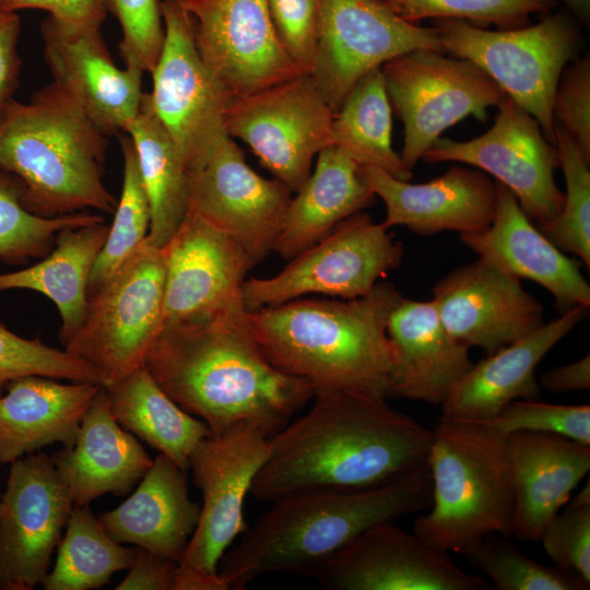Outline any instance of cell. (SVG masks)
<instances>
[{"instance_id":"obj_1","label":"cell","mask_w":590,"mask_h":590,"mask_svg":"<svg viewBox=\"0 0 590 590\" xmlns=\"http://www.w3.org/2000/svg\"><path fill=\"white\" fill-rule=\"evenodd\" d=\"M312 399L304 416L270 437V455L250 489L256 499L375 487L427 465L432 429L385 398L315 390Z\"/></svg>"},{"instance_id":"obj_2","label":"cell","mask_w":590,"mask_h":590,"mask_svg":"<svg viewBox=\"0 0 590 590\" xmlns=\"http://www.w3.org/2000/svg\"><path fill=\"white\" fill-rule=\"evenodd\" d=\"M144 367L211 435L248 424L271 437L314 397L309 381L267 358L243 302L208 320L164 326Z\"/></svg>"},{"instance_id":"obj_3","label":"cell","mask_w":590,"mask_h":590,"mask_svg":"<svg viewBox=\"0 0 590 590\" xmlns=\"http://www.w3.org/2000/svg\"><path fill=\"white\" fill-rule=\"evenodd\" d=\"M432 502L427 465L384 485L293 493L243 533L223 555L227 589L243 590L272 573L308 575L368 528L425 510Z\"/></svg>"},{"instance_id":"obj_4","label":"cell","mask_w":590,"mask_h":590,"mask_svg":"<svg viewBox=\"0 0 590 590\" xmlns=\"http://www.w3.org/2000/svg\"><path fill=\"white\" fill-rule=\"evenodd\" d=\"M402 294L378 282L366 296L293 299L248 310L251 331L270 363L315 390L388 398L387 320Z\"/></svg>"},{"instance_id":"obj_5","label":"cell","mask_w":590,"mask_h":590,"mask_svg":"<svg viewBox=\"0 0 590 590\" xmlns=\"http://www.w3.org/2000/svg\"><path fill=\"white\" fill-rule=\"evenodd\" d=\"M107 146V135L56 82L28 103L10 101L0 116V170L20 182L24 206L39 216L114 214L118 201L103 181Z\"/></svg>"},{"instance_id":"obj_6","label":"cell","mask_w":590,"mask_h":590,"mask_svg":"<svg viewBox=\"0 0 590 590\" xmlns=\"http://www.w3.org/2000/svg\"><path fill=\"white\" fill-rule=\"evenodd\" d=\"M432 502L414 532L467 555L489 534L512 536L515 489L507 436L484 423L441 417L427 453Z\"/></svg>"},{"instance_id":"obj_7","label":"cell","mask_w":590,"mask_h":590,"mask_svg":"<svg viewBox=\"0 0 590 590\" xmlns=\"http://www.w3.org/2000/svg\"><path fill=\"white\" fill-rule=\"evenodd\" d=\"M165 255L148 237L95 290L64 350L109 387L144 366L164 327Z\"/></svg>"},{"instance_id":"obj_8","label":"cell","mask_w":590,"mask_h":590,"mask_svg":"<svg viewBox=\"0 0 590 590\" xmlns=\"http://www.w3.org/2000/svg\"><path fill=\"white\" fill-rule=\"evenodd\" d=\"M579 22L568 11L547 13L534 25L489 31L461 20H437L444 52L467 59L532 115L554 144L553 97L576 55Z\"/></svg>"},{"instance_id":"obj_9","label":"cell","mask_w":590,"mask_h":590,"mask_svg":"<svg viewBox=\"0 0 590 590\" xmlns=\"http://www.w3.org/2000/svg\"><path fill=\"white\" fill-rule=\"evenodd\" d=\"M391 109L403 123L401 161L412 172L423 154L457 122L485 121L506 93L467 59L432 49L401 54L381 66Z\"/></svg>"},{"instance_id":"obj_10","label":"cell","mask_w":590,"mask_h":590,"mask_svg":"<svg viewBox=\"0 0 590 590\" xmlns=\"http://www.w3.org/2000/svg\"><path fill=\"white\" fill-rule=\"evenodd\" d=\"M402 257V243L369 214L358 212L291 259L276 275L245 280L241 299L248 310H255L308 294L364 297L401 264Z\"/></svg>"},{"instance_id":"obj_11","label":"cell","mask_w":590,"mask_h":590,"mask_svg":"<svg viewBox=\"0 0 590 590\" xmlns=\"http://www.w3.org/2000/svg\"><path fill=\"white\" fill-rule=\"evenodd\" d=\"M334 113L309 74L231 98L225 129L244 141L293 192L311 174L315 155L333 145Z\"/></svg>"},{"instance_id":"obj_12","label":"cell","mask_w":590,"mask_h":590,"mask_svg":"<svg viewBox=\"0 0 590 590\" xmlns=\"http://www.w3.org/2000/svg\"><path fill=\"white\" fill-rule=\"evenodd\" d=\"M161 13L165 35L149 97L189 173L227 135L232 97L201 59L191 19L178 0L161 1Z\"/></svg>"},{"instance_id":"obj_13","label":"cell","mask_w":590,"mask_h":590,"mask_svg":"<svg viewBox=\"0 0 590 590\" xmlns=\"http://www.w3.org/2000/svg\"><path fill=\"white\" fill-rule=\"evenodd\" d=\"M415 49L442 51L434 26L408 22L380 0H320L309 75L335 114L364 75Z\"/></svg>"},{"instance_id":"obj_14","label":"cell","mask_w":590,"mask_h":590,"mask_svg":"<svg viewBox=\"0 0 590 590\" xmlns=\"http://www.w3.org/2000/svg\"><path fill=\"white\" fill-rule=\"evenodd\" d=\"M493 126L468 141L438 138L423 154L424 162H459L491 174L518 199L541 229L560 212L564 192L555 182L558 153L536 119L510 97L497 106Z\"/></svg>"},{"instance_id":"obj_15","label":"cell","mask_w":590,"mask_h":590,"mask_svg":"<svg viewBox=\"0 0 590 590\" xmlns=\"http://www.w3.org/2000/svg\"><path fill=\"white\" fill-rule=\"evenodd\" d=\"M270 450V437L248 424L235 425L199 442L189 469L203 503L180 565L219 573L223 555L248 529L244 503Z\"/></svg>"},{"instance_id":"obj_16","label":"cell","mask_w":590,"mask_h":590,"mask_svg":"<svg viewBox=\"0 0 590 590\" xmlns=\"http://www.w3.org/2000/svg\"><path fill=\"white\" fill-rule=\"evenodd\" d=\"M330 590H492L449 552L394 521L373 526L309 574Z\"/></svg>"},{"instance_id":"obj_17","label":"cell","mask_w":590,"mask_h":590,"mask_svg":"<svg viewBox=\"0 0 590 590\" xmlns=\"http://www.w3.org/2000/svg\"><path fill=\"white\" fill-rule=\"evenodd\" d=\"M73 506L52 457L33 452L11 463L0 503L1 590L43 582Z\"/></svg>"},{"instance_id":"obj_18","label":"cell","mask_w":590,"mask_h":590,"mask_svg":"<svg viewBox=\"0 0 590 590\" xmlns=\"http://www.w3.org/2000/svg\"><path fill=\"white\" fill-rule=\"evenodd\" d=\"M201 59L229 96L302 74L274 28L267 0H178Z\"/></svg>"},{"instance_id":"obj_19","label":"cell","mask_w":590,"mask_h":590,"mask_svg":"<svg viewBox=\"0 0 590 590\" xmlns=\"http://www.w3.org/2000/svg\"><path fill=\"white\" fill-rule=\"evenodd\" d=\"M189 175V209L231 235L252 268L273 251L293 191L258 175L228 134Z\"/></svg>"},{"instance_id":"obj_20","label":"cell","mask_w":590,"mask_h":590,"mask_svg":"<svg viewBox=\"0 0 590 590\" xmlns=\"http://www.w3.org/2000/svg\"><path fill=\"white\" fill-rule=\"evenodd\" d=\"M163 249L164 326L208 320L243 302L252 268L245 250L193 210Z\"/></svg>"},{"instance_id":"obj_21","label":"cell","mask_w":590,"mask_h":590,"mask_svg":"<svg viewBox=\"0 0 590 590\" xmlns=\"http://www.w3.org/2000/svg\"><path fill=\"white\" fill-rule=\"evenodd\" d=\"M432 295L449 334L486 355L545 323L543 305L522 287L521 280L482 258L437 281Z\"/></svg>"},{"instance_id":"obj_22","label":"cell","mask_w":590,"mask_h":590,"mask_svg":"<svg viewBox=\"0 0 590 590\" xmlns=\"http://www.w3.org/2000/svg\"><path fill=\"white\" fill-rule=\"evenodd\" d=\"M44 58L62 86L106 135H119L137 116L143 97L138 68L119 69L101 26L49 15L40 25Z\"/></svg>"},{"instance_id":"obj_23","label":"cell","mask_w":590,"mask_h":590,"mask_svg":"<svg viewBox=\"0 0 590 590\" xmlns=\"http://www.w3.org/2000/svg\"><path fill=\"white\" fill-rule=\"evenodd\" d=\"M363 180L386 204L381 225L405 226L430 236L444 231L460 234L485 231L496 210V184L481 169L453 165L423 184L400 180L374 166H361Z\"/></svg>"},{"instance_id":"obj_24","label":"cell","mask_w":590,"mask_h":590,"mask_svg":"<svg viewBox=\"0 0 590 590\" xmlns=\"http://www.w3.org/2000/svg\"><path fill=\"white\" fill-rule=\"evenodd\" d=\"M496 184V210L483 232L460 234L463 245L519 280L535 282L554 297L564 314L576 306H590V286L581 263L552 243L521 209L516 196Z\"/></svg>"},{"instance_id":"obj_25","label":"cell","mask_w":590,"mask_h":590,"mask_svg":"<svg viewBox=\"0 0 590 590\" xmlns=\"http://www.w3.org/2000/svg\"><path fill=\"white\" fill-rule=\"evenodd\" d=\"M386 331L391 358L388 398L440 405L474 364L469 349L446 330L432 300L402 296Z\"/></svg>"},{"instance_id":"obj_26","label":"cell","mask_w":590,"mask_h":590,"mask_svg":"<svg viewBox=\"0 0 590 590\" xmlns=\"http://www.w3.org/2000/svg\"><path fill=\"white\" fill-rule=\"evenodd\" d=\"M588 309L576 306L473 364L440 404L441 417L485 423L514 400L536 399L541 391L535 376L539 363L586 318Z\"/></svg>"},{"instance_id":"obj_27","label":"cell","mask_w":590,"mask_h":590,"mask_svg":"<svg viewBox=\"0 0 590 590\" xmlns=\"http://www.w3.org/2000/svg\"><path fill=\"white\" fill-rule=\"evenodd\" d=\"M515 489L512 536L539 542L571 492L590 471V446L552 434L507 436Z\"/></svg>"},{"instance_id":"obj_28","label":"cell","mask_w":590,"mask_h":590,"mask_svg":"<svg viewBox=\"0 0 590 590\" xmlns=\"http://www.w3.org/2000/svg\"><path fill=\"white\" fill-rule=\"evenodd\" d=\"M186 470L160 453L135 491L98 519L119 543L179 564L198 526L201 506L188 494Z\"/></svg>"},{"instance_id":"obj_29","label":"cell","mask_w":590,"mask_h":590,"mask_svg":"<svg viewBox=\"0 0 590 590\" xmlns=\"http://www.w3.org/2000/svg\"><path fill=\"white\" fill-rule=\"evenodd\" d=\"M102 385L43 376L9 382L0 394V464L54 444L71 447Z\"/></svg>"},{"instance_id":"obj_30","label":"cell","mask_w":590,"mask_h":590,"mask_svg":"<svg viewBox=\"0 0 590 590\" xmlns=\"http://www.w3.org/2000/svg\"><path fill=\"white\" fill-rule=\"evenodd\" d=\"M52 459L79 506L106 493L127 494L153 463L139 439L114 417L104 387L84 414L74 444Z\"/></svg>"},{"instance_id":"obj_31","label":"cell","mask_w":590,"mask_h":590,"mask_svg":"<svg viewBox=\"0 0 590 590\" xmlns=\"http://www.w3.org/2000/svg\"><path fill=\"white\" fill-rule=\"evenodd\" d=\"M295 193L273 248L286 260L376 200L361 176L359 165L335 145L318 153L314 173Z\"/></svg>"},{"instance_id":"obj_32","label":"cell","mask_w":590,"mask_h":590,"mask_svg":"<svg viewBox=\"0 0 590 590\" xmlns=\"http://www.w3.org/2000/svg\"><path fill=\"white\" fill-rule=\"evenodd\" d=\"M108 229L105 222L64 228L40 261L22 270L0 273V292L31 290L55 304L61 318L59 339L63 346L83 321L91 272Z\"/></svg>"},{"instance_id":"obj_33","label":"cell","mask_w":590,"mask_h":590,"mask_svg":"<svg viewBox=\"0 0 590 590\" xmlns=\"http://www.w3.org/2000/svg\"><path fill=\"white\" fill-rule=\"evenodd\" d=\"M104 388L114 417L126 430L189 470L193 450L211 435L203 421L181 409L144 366Z\"/></svg>"},{"instance_id":"obj_34","label":"cell","mask_w":590,"mask_h":590,"mask_svg":"<svg viewBox=\"0 0 590 590\" xmlns=\"http://www.w3.org/2000/svg\"><path fill=\"white\" fill-rule=\"evenodd\" d=\"M123 133L133 141L148 194L151 224L148 240L163 248L189 210V175L172 138L143 93L137 116Z\"/></svg>"},{"instance_id":"obj_35","label":"cell","mask_w":590,"mask_h":590,"mask_svg":"<svg viewBox=\"0 0 590 590\" xmlns=\"http://www.w3.org/2000/svg\"><path fill=\"white\" fill-rule=\"evenodd\" d=\"M392 109L381 67L364 75L350 91L333 116V145L361 166L380 168L400 180L412 172L392 148Z\"/></svg>"},{"instance_id":"obj_36","label":"cell","mask_w":590,"mask_h":590,"mask_svg":"<svg viewBox=\"0 0 590 590\" xmlns=\"http://www.w3.org/2000/svg\"><path fill=\"white\" fill-rule=\"evenodd\" d=\"M135 548L114 540L88 505H74L57 559L42 585L46 590H91L107 585L111 576L129 569Z\"/></svg>"},{"instance_id":"obj_37","label":"cell","mask_w":590,"mask_h":590,"mask_svg":"<svg viewBox=\"0 0 590 590\" xmlns=\"http://www.w3.org/2000/svg\"><path fill=\"white\" fill-rule=\"evenodd\" d=\"M102 222L103 216L85 211L52 217L32 213L22 202L20 182L0 170V261L21 264L42 259L60 231Z\"/></svg>"},{"instance_id":"obj_38","label":"cell","mask_w":590,"mask_h":590,"mask_svg":"<svg viewBox=\"0 0 590 590\" xmlns=\"http://www.w3.org/2000/svg\"><path fill=\"white\" fill-rule=\"evenodd\" d=\"M123 181L107 239L93 266L88 293L104 282L149 235L151 210L132 139L120 137Z\"/></svg>"},{"instance_id":"obj_39","label":"cell","mask_w":590,"mask_h":590,"mask_svg":"<svg viewBox=\"0 0 590 590\" xmlns=\"http://www.w3.org/2000/svg\"><path fill=\"white\" fill-rule=\"evenodd\" d=\"M554 145L566 191L558 215L539 228L562 251L573 253L590 268V160L562 128L555 125Z\"/></svg>"},{"instance_id":"obj_40","label":"cell","mask_w":590,"mask_h":590,"mask_svg":"<svg viewBox=\"0 0 590 590\" xmlns=\"http://www.w3.org/2000/svg\"><path fill=\"white\" fill-rule=\"evenodd\" d=\"M509 538L489 534L465 556L498 590H588L590 583L571 570L536 562Z\"/></svg>"},{"instance_id":"obj_41","label":"cell","mask_w":590,"mask_h":590,"mask_svg":"<svg viewBox=\"0 0 590 590\" xmlns=\"http://www.w3.org/2000/svg\"><path fill=\"white\" fill-rule=\"evenodd\" d=\"M403 20H461L472 24H494L518 28L529 24L531 14L551 13L555 0H380Z\"/></svg>"},{"instance_id":"obj_42","label":"cell","mask_w":590,"mask_h":590,"mask_svg":"<svg viewBox=\"0 0 590 590\" xmlns=\"http://www.w3.org/2000/svg\"><path fill=\"white\" fill-rule=\"evenodd\" d=\"M25 376L101 384L90 365L64 349L20 337L0 322V394L9 382Z\"/></svg>"},{"instance_id":"obj_43","label":"cell","mask_w":590,"mask_h":590,"mask_svg":"<svg viewBox=\"0 0 590 590\" xmlns=\"http://www.w3.org/2000/svg\"><path fill=\"white\" fill-rule=\"evenodd\" d=\"M484 424L505 436L516 432L552 434L590 446L588 404H553L519 399L509 402Z\"/></svg>"},{"instance_id":"obj_44","label":"cell","mask_w":590,"mask_h":590,"mask_svg":"<svg viewBox=\"0 0 590 590\" xmlns=\"http://www.w3.org/2000/svg\"><path fill=\"white\" fill-rule=\"evenodd\" d=\"M543 548L554 565L590 583V482L545 527Z\"/></svg>"},{"instance_id":"obj_45","label":"cell","mask_w":590,"mask_h":590,"mask_svg":"<svg viewBox=\"0 0 590 590\" xmlns=\"http://www.w3.org/2000/svg\"><path fill=\"white\" fill-rule=\"evenodd\" d=\"M120 23L122 38L118 44L126 67L151 73L164 43V24L160 0H101Z\"/></svg>"},{"instance_id":"obj_46","label":"cell","mask_w":590,"mask_h":590,"mask_svg":"<svg viewBox=\"0 0 590 590\" xmlns=\"http://www.w3.org/2000/svg\"><path fill=\"white\" fill-rule=\"evenodd\" d=\"M553 120L590 160V57H576L562 72L552 104Z\"/></svg>"},{"instance_id":"obj_47","label":"cell","mask_w":590,"mask_h":590,"mask_svg":"<svg viewBox=\"0 0 590 590\" xmlns=\"http://www.w3.org/2000/svg\"><path fill=\"white\" fill-rule=\"evenodd\" d=\"M281 44L302 73L310 74L318 36L320 0H267Z\"/></svg>"},{"instance_id":"obj_48","label":"cell","mask_w":590,"mask_h":590,"mask_svg":"<svg viewBox=\"0 0 590 590\" xmlns=\"http://www.w3.org/2000/svg\"><path fill=\"white\" fill-rule=\"evenodd\" d=\"M21 20L16 12L0 8V116L12 101L21 69L17 42Z\"/></svg>"},{"instance_id":"obj_49","label":"cell","mask_w":590,"mask_h":590,"mask_svg":"<svg viewBox=\"0 0 590 590\" xmlns=\"http://www.w3.org/2000/svg\"><path fill=\"white\" fill-rule=\"evenodd\" d=\"M178 563L135 547V556L127 576L116 590H172Z\"/></svg>"},{"instance_id":"obj_50","label":"cell","mask_w":590,"mask_h":590,"mask_svg":"<svg viewBox=\"0 0 590 590\" xmlns=\"http://www.w3.org/2000/svg\"><path fill=\"white\" fill-rule=\"evenodd\" d=\"M0 8L12 12L40 9L64 21L98 26L107 13L101 0H0Z\"/></svg>"},{"instance_id":"obj_51","label":"cell","mask_w":590,"mask_h":590,"mask_svg":"<svg viewBox=\"0 0 590 590\" xmlns=\"http://www.w3.org/2000/svg\"><path fill=\"white\" fill-rule=\"evenodd\" d=\"M539 385L551 393L585 391L590 388V356L556 366L540 376Z\"/></svg>"},{"instance_id":"obj_52","label":"cell","mask_w":590,"mask_h":590,"mask_svg":"<svg viewBox=\"0 0 590 590\" xmlns=\"http://www.w3.org/2000/svg\"><path fill=\"white\" fill-rule=\"evenodd\" d=\"M172 590H228L220 573L210 574L178 564Z\"/></svg>"},{"instance_id":"obj_53","label":"cell","mask_w":590,"mask_h":590,"mask_svg":"<svg viewBox=\"0 0 590 590\" xmlns=\"http://www.w3.org/2000/svg\"><path fill=\"white\" fill-rule=\"evenodd\" d=\"M568 12L575 16L580 25L589 28L590 25V0H559Z\"/></svg>"},{"instance_id":"obj_54","label":"cell","mask_w":590,"mask_h":590,"mask_svg":"<svg viewBox=\"0 0 590 590\" xmlns=\"http://www.w3.org/2000/svg\"><path fill=\"white\" fill-rule=\"evenodd\" d=\"M0 503H1V495H0Z\"/></svg>"}]
</instances>
